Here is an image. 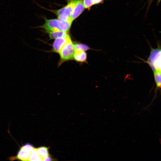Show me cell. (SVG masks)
Returning <instances> with one entry per match:
<instances>
[{
  "label": "cell",
  "instance_id": "6da1fadb",
  "mask_svg": "<svg viewBox=\"0 0 161 161\" xmlns=\"http://www.w3.org/2000/svg\"><path fill=\"white\" fill-rule=\"evenodd\" d=\"M44 24L42 25L32 28H41L47 32L60 31L67 32L70 28L72 21L58 19L45 18Z\"/></svg>",
  "mask_w": 161,
  "mask_h": 161
},
{
  "label": "cell",
  "instance_id": "7a4b0ae2",
  "mask_svg": "<svg viewBox=\"0 0 161 161\" xmlns=\"http://www.w3.org/2000/svg\"><path fill=\"white\" fill-rule=\"evenodd\" d=\"M151 52L148 58L145 62L148 64L154 72L161 71V49L158 46L157 49L151 47Z\"/></svg>",
  "mask_w": 161,
  "mask_h": 161
},
{
  "label": "cell",
  "instance_id": "3957f363",
  "mask_svg": "<svg viewBox=\"0 0 161 161\" xmlns=\"http://www.w3.org/2000/svg\"><path fill=\"white\" fill-rule=\"evenodd\" d=\"M78 1L71 0L65 6L57 10L55 13L58 19L72 21L70 19L71 16Z\"/></svg>",
  "mask_w": 161,
  "mask_h": 161
},
{
  "label": "cell",
  "instance_id": "277c9868",
  "mask_svg": "<svg viewBox=\"0 0 161 161\" xmlns=\"http://www.w3.org/2000/svg\"><path fill=\"white\" fill-rule=\"evenodd\" d=\"M75 51L74 44L70 39L64 45L59 53L61 61L63 62L73 59Z\"/></svg>",
  "mask_w": 161,
  "mask_h": 161
},
{
  "label": "cell",
  "instance_id": "5b68a950",
  "mask_svg": "<svg viewBox=\"0 0 161 161\" xmlns=\"http://www.w3.org/2000/svg\"><path fill=\"white\" fill-rule=\"evenodd\" d=\"M34 148L32 144H25L20 147L16 156L10 157L9 159L10 160L28 161L30 153Z\"/></svg>",
  "mask_w": 161,
  "mask_h": 161
},
{
  "label": "cell",
  "instance_id": "8992f818",
  "mask_svg": "<svg viewBox=\"0 0 161 161\" xmlns=\"http://www.w3.org/2000/svg\"><path fill=\"white\" fill-rule=\"evenodd\" d=\"M83 0H78L71 16L70 19L72 21L78 17L84 9Z\"/></svg>",
  "mask_w": 161,
  "mask_h": 161
},
{
  "label": "cell",
  "instance_id": "52a82bcc",
  "mask_svg": "<svg viewBox=\"0 0 161 161\" xmlns=\"http://www.w3.org/2000/svg\"><path fill=\"white\" fill-rule=\"evenodd\" d=\"M70 39L69 36L66 37L60 38L55 39L52 45L53 51L55 52L59 53L64 45Z\"/></svg>",
  "mask_w": 161,
  "mask_h": 161
},
{
  "label": "cell",
  "instance_id": "ba28073f",
  "mask_svg": "<svg viewBox=\"0 0 161 161\" xmlns=\"http://www.w3.org/2000/svg\"><path fill=\"white\" fill-rule=\"evenodd\" d=\"M87 54L85 51L75 50L73 59L78 62H86Z\"/></svg>",
  "mask_w": 161,
  "mask_h": 161
},
{
  "label": "cell",
  "instance_id": "9c48e42d",
  "mask_svg": "<svg viewBox=\"0 0 161 161\" xmlns=\"http://www.w3.org/2000/svg\"><path fill=\"white\" fill-rule=\"evenodd\" d=\"M50 39H56L60 38L67 37L69 35L67 32L57 31L48 32Z\"/></svg>",
  "mask_w": 161,
  "mask_h": 161
},
{
  "label": "cell",
  "instance_id": "30bf717a",
  "mask_svg": "<svg viewBox=\"0 0 161 161\" xmlns=\"http://www.w3.org/2000/svg\"><path fill=\"white\" fill-rule=\"evenodd\" d=\"M49 147L41 146L36 148L37 151L40 157L43 160L49 156Z\"/></svg>",
  "mask_w": 161,
  "mask_h": 161
},
{
  "label": "cell",
  "instance_id": "8fae6325",
  "mask_svg": "<svg viewBox=\"0 0 161 161\" xmlns=\"http://www.w3.org/2000/svg\"><path fill=\"white\" fill-rule=\"evenodd\" d=\"M28 161H43V160L38 154L36 148H34L31 151Z\"/></svg>",
  "mask_w": 161,
  "mask_h": 161
},
{
  "label": "cell",
  "instance_id": "7c38bea8",
  "mask_svg": "<svg viewBox=\"0 0 161 161\" xmlns=\"http://www.w3.org/2000/svg\"><path fill=\"white\" fill-rule=\"evenodd\" d=\"M104 0H83V3L85 8H89L94 5L101 3Z\"/></svg>",
  "mask_w": 161,
  "mask_h": 161
},
{
  "label": "cell",
  "instance_id": "4fadbf2b",
  "mask_svg": "<svg viewBox=\"0 0 161 161\" xmlns=\"http://www.w3.org/2000/svg\"><path fill=\"white\" fill-rule=\"evenodd\" d=\"M154 80L156 88L160 89L161 88V71H156L153 72Z\"/></svg>",
  "mask_w": 161,
  "mask_h": 161
},
{
  "label": "cell",
  "instance_id": "5bb4252c",
  "mask_svg": "<svg viewBox=\"0 0 161 161\" xmlns=\"http://www.w3.org/2000/svg\"><path fill=\"white\" fill-rule=\"evenodd\" d=\"M75 50L85 51L90 49V48L85 44H74Z\"/></svg>",
  "mask_w": 161,
  "mask_h": 161
},
{
  "label": "cell",
  "instance_id": "9a60e30c",
  "mask_svg": "<svg viewBox=\"0 0 161 161\" xmlns=\"http://www.w3.org/2000/svg\"><path fill=\"white\" fill-rule=\"evenodd\" d=\"M53 158H52L51 157L48 156L44 158L43 161H53L54 160Z\"/></svg>",
  "mask_w": 161,
  "mask_h": 161
}]
</instances>
